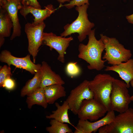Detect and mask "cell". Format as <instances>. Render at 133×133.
Instances as JSON below:
<instances>
[{
	"label": "cell",
	"instance_id": "obj_1",
	"mask_svg": "<svg viewBox=\"0 0 133 133\" xmlns=\"http://www.w3.org/2000/svg\"><path fill=\"white\" fill-rule=\"evenodd\" d=\"M87 44H80L78 46V57L88 64L87 67L89 70L100 71L105 66L106 61L102 59V54L105 50V46L100 38L98 40L95 36V29L92 30L88 35Z\"/></svg>",
	"mask_w": 133,
	"mask_h": 133
},
{
	"label": "cell",
	"instance_id": "obj_2",
	"mask_svg": "<svg viewBox=\"0 0 133 133\" xmlns=\"http://www.w3.org/2000/svg\"><path fill=\"white\" fill-rule=\"evenodd\" d=\"M114 79L109 74L100 73L89 81V83L93 98L102 104L108 112L111 111L110 97Z\"/></svg>",
	"mask_w": 133,
	"mask_h": 133
},
{
	"label": "cell",
	"instance_id": "obj_3",
	"mask_svg": "<svg viewBox=\"0 0 133 133\" xmlns=\"http://www.w3.org/2000/svg\"><path fill=\"white\" fill-rule=\"evenodd\" d=\"M89 5L86 4L76 7L75 9L78 13V17L72 23L64 27V31L60 34V36L66 37L72 34L77 33L80 42L85 39L95 26L94 24L90 21L88 18L87 10Z\"/></svg>",
	"mask_w": 133,
	"mask_h": 133
},
{
	"label": "cell",
	"instance_id": "obj_4",
	"mask_svg": "<svg viewBox=\"0 0 133 133\" xmlns=\"http://www.w3.org/2000/svg\"><path fill=\"white\" fill-rule=\"evenodd\" d=\"M100 38L105 46V53L102 58L108 64L112 65H118L126 62L132 56L131 51L126 49L115 37H110L100 34Z\"/></svg>",
	"mask_w": 133,
	"mask_h": 133
},
{
	"label": "cell",
	"instance_id": "obj_5",
	"mask_svg": "<svg viewBox=\"0 0 133 133\" xmlns=\"http://www.w3.org/2000/svg\"><path fill=\"white\" fill-rule=\"evenodd\" d=\"M128 88L123 81L114 78L110 97L111 110L121 113L129 108L131 101Z\"/></svg>",
	"mask_w": 133,
	"mask_h": 133
},
{
	"label": "cell",
	"instance_id": "obj_6",
	"mask_svg": "<svg viewBox=\"0 0 133 133\" xmlns=\"http://www.w3.org/2000/svg\"><path fill=\"white\" fill-rule=\"evenodd\" d=\"M99 133H133V109L129 108L116 116L110 124L100 127Z\"/></svg>",
	"mask_w": 133,
	"mask_h": 133
},
{
	"label": "cell",
	"instance_id": "obj_7",
	"mask_svg": "<svg viewBox=\"0 0 133 133\" xmlns=\"http://www.w3.org/2000/svg\"><path fill=\"white\" fill-rule=\"evenodd\" d=\"M45 26L44 21L37 24L28 22L25 25V32L28 41V50L35 63L39 48L43 43V31Z\"/></svg>",
	"mask_w": 133,
	"mask_h": 133
},
{
	"label": "cell",
	"instance_id": "obj_8",
	"mask_svg": "<svg viewBox=\"0 0 133 133\" xmlns=\"http://www.w3.org/2000/svg\"><path fill=\"white\" fill-rule=\"evenodd\" d=\"M89 81L84 80L72 89L66 100L70 110L75 115L77 114L83 101L93 98V95L89 86Z\"/></svg>",
	"mask_w": 133,
	"mask_h": 133
},
{
	"label": "cell",
	"instance_id": "obj_9",
	"mask_svg": "<svg viewBox=\"0 0 133 133\" xmlns=\"http://www.w3.org/2000/svg\"><path fill=\"white\" fill-rule=\"evenodd\" d=\"M106 108L94 98L84 100L77 114L79 119L94 121L104 116Z\"/></svg>",
	"mask_w": 133,
	"mask_h": 133
},
{
	"label": "cell",
	"instance_id": "obj_10",
	"mask_svg": "<svg viewBox=\"0 0 133 133\" xmlns=\"http://www.w3.org/2000/svg\"><path fill=\"white\" fill-rule=\"evenodd\" d=\"M30 56L29 54L24 57H18L12 55L9 51L5 50L1 52L0 61L6 63L9 66H14L16 67L25 69L33 75L40 69L41 64H35L31 60Z\"/></svg>",
	"mask_w": 133,
	"mask_h": 133
},
{
	"label": "cell",
	"instance_id": "obj_11",
	"mask_svg": "<svg viewBox=\"0 0 133 133\" xmlns=\"http://www.w3.org/2000/svg\"><path fill=\"white\" fill-rule=\"evenodd\" d=\"M73 40L71 36L68 37L58 36L53 33L44 32L43 43L52 50H55L59 54L58 60L62 63H65V55L70 42Z\"/></svg>",
	"mask_w": 133,
	"mask_h": 133
},
{
	"label": "cell",
	"instance_id": "obj_12",
	"mask_svg": "<svg viewBox=\"0 0 133 133\" xmlns=\"http://www.w3.org/2000/svg\"><path fill=\"white\" fill-rule=\"evenodd\" d=\"M115 116V111L111 110L108 112L106 115L102 118L94 122L79 119L74 128V133H95L100 127L111 123Z\"/></svg>",
	"mask_w": 133,
	"mask_h": 133
},
{
	"label": "cell",
	"instance_id": "obj_13",
	"mask_svg": "<svg viewBox=\"0 0 133 133\" xmlns=\"http://www.w3.org/2000/svg\"><path fill=\"white\" fill-rule=\"evenodd\" d=\"M0 7L7 11L12 22L13 31L10 38V40H12L21 35V27L18 12L22 5L18 0H3L0 2Z\"/></svg>",
	"mask_w": 133,
	"mask_h": 133
},
{
	"label": "cell",
	"instance_id": "obj_14",
	"mask_svg": "<svg viewBox=\"0 0 133 133\" xmlns=\"http://www.w3.org/2000/svg\"><path fill=\"white\" fill-rule=\"evenodd\" d=\"M56 10L51 4L45 6L43 9L30 6L22 5L20 10V13L25 18L28 14H31L34 17L33 22L37 24L43 22L44 20L54 13Z\"/></svg>",
	"mask_w": 133,
	"mask_h": 133
},
{
	"label": "cell",
	"instance_id": "obj_15",
	"mask_svg": "<svg viewBox=\"0 0 133 133\" xmlns=\"http://www.w3.org/2000/svg\"><path fill=\"white\" fill-rule=\"evenodd\" d=\"M104 70L113 71L117 73L128 88L130 81L133 79V59L130 58L126 62L118 65L107 66Z\"/></svg>",
	"mask_w": 133,
	"mask_h": 133
},
{
	"label": "cell",
	"instance_id": "obj_16",
	"mask_svg": "<svg viewBox=\"0 0 133 133\" xmlns=\"http://www.w3.org/2000/svg\"><path fill=\"white\" fill-rule=\"evenodd\" d=\"M40 69L42 73L40 87L44 88L52 85H63L65 84V81L60 75L53 71L50 66L45 61L42 62Z\"/></svg>",
	"mask_w": 133,
	"mask_h": 133
},
{
	"label": "cell",
	"instance_id": "obj_17",
	"mask_svg": "<svg viewBox=\"0 0 133 133\" xmlns=\"http://www.w3.org/2000/svg\"><path fill=\"white\" fill-rule=\"evenodd\" d=\"M57 109L52 111V113L46 116L48 119H54L61 122L66 123L70 125L74 128L75 126L70 122L68 116V111L69 107L66 101H64L62 105H60L58 102L55 103Z\"/></svg>",
	"mask_w": 133,
	"mask_h": 133
},
{
	"label": "cell",
	"instance_id": "obj_18",
	"mask_svg": "<svg viewBox=\"0 0 133 133\" xmlns=\"http://www.w3.org/2000/svg\"><path fill=\"white\" fill-rule=\"evenodd\" d=\"M63 85L55 84L44 88L46 98L48 104H53L58 99L66 96L65 88Z\"/></svg>",
	"mask_w": 133,
	"mask_h": 133
},
{
	"label": "cell",
	"instance_id": "obj_19",
	"mask_svg": "<svg viewBox=\"0 0 133 133\" xmlns=\"http://www.w3.org/2000/svg\"><path fill=\"white\" fill-rule=\"evenodd\" d=\"M27 96L26 101L29 109H31L35 104L41 106L45 109L47 108L48 104L46 98L44 88L40 87Z\"/></svg>",
	"mask_w": 133,
	"mask_h": 133
},
{
	"label": "cell",
	"instance_id": "obj_20",
	"mask_svg": "<svg viewBox=\"0 0 133 133\" xmlns=\"http://www.w3.org/2000/svg\"><path fill=\"white\" fill-rule=\"evenodd\" d=\"M0 9V38H4L10 36L13 25L7 11L1 7Z\"/></svg>",
	"mask_w": 133,
	"mask_h": 133
},
{
	"label": "cell",
	"instance_id": "obj_21",
	"mask_svg": "<svg viewBox=\"0 0 133 133\" xmlns=\"http://www.w3.org/2000/svg\"><path fill=\"white\" fill-rule=\"evenodd\" d=\"M34 75V77L28 81L21 89V97L27 96L40 87L42 78L40 69Z\"/></svg>",
	"mask_w": 133,
	"mask_h": 133
},
{
	"label": "cell",
	"instance_id": "obj_22",
	"mask_svg": "<svg viewBox=\"0 0 133 133\" xmlns=\"http://www.w3.org/2000/svg\"><path fill=\"white\" fill-rule=\"evenodd\" d=\"M50 126L46 127V130L50 133H71L72 130L68 124L63 123L54 119H51Z\"/></svg>",
	"mask_w": 133,
	"mask_h": 133
},
{
	"label": "cell",
	"instance_id": "obj_23",
	"mask_svg": "<svg viewBox=\"0 0 133 133\" xmlns=\"http://www.w3.org/2000/svg\"><path fill=\"white\" fill-rule=\"evenodd\" d=\"M66 71L68 75L73 77L78 75L80 73V69L77 62H70L66 66Z\"/></svg>",
	"mask_w": 133,
	"mask_h": 133
},
{
	"label": "cell",
	"instance_id": "obj_24",
	"mask_svg": "<svg viewBox=\"0 0 133 133\" xmlns=\"http://www.w3.org/2000/svg\"><path fill=\"white\" fill-rule=\"evenodd\" d=\"M12 75L10 66L4 65L0 69V86L2 87L4 81Z\"/></svg>",
	"mask_w": 133,
	"mask_h": 133
},
{
	"label": "cell",
	"instance_id": "obj_25",
	"mask_svg": "<svg viewBox=\"0 0 133 133\" xmlns=\"http://www.w3.org/2000/svg\"><path fill=\"white\" fill-rule=\"evenodd\" d=\"M89 4L88 0H71L69 3L62 5L60 4L59 7L64 6L68 9H71L75 6H79L85 4Z\"/></svg>",
	"mask_w": 133,
	"mask_h": 133
},
{
	"label": "cell",
	"instance_id": "obj_26",
	"mask_svg": "<svg viewBox=\"0 0 133 133\" xmlns=\"http://www.w3.org/2000/svg\"><path fill=\"white\" fill-rule=\"evenodd\" d=\"M16 86L15 81L11 77L6 79L3 82L2 87L9 90L14 89Z\"/></svg>",
	"mask_w": 133,
	"mask_h": 133
},
{
	"label": "cell",
	"instance_id": "obj_27",
	"mask_svg": "<svg viewBox=\"0 0 133 133\" xmlns=\"http://www.w3.org/2000/svg\"><path fill=\"white\" fill-rule=\"evenodd\" d=\"M22 6H30L38 8H41V6L37 0H19Z\"/></svg>",
	"mask_w": 133,
	"mask_h": 133
},
{
	"label": "cell",
	"instance_id": "obj_28",
	"mask_svg": "<svg viewBox=\"0 0 133 133\" xmlns=\"http://www.w3.org/2000/svg\"><path fill=\"white\" fill-rule=\"evenodd\" d=\"M126 18L129 23L133 24V14L126 16Z\"/></svg>",
	"mask_w": 133,
	"mask_h": 133
},
{
	"label": "cell",
	"instance_id": "obj_29",
	"mask_svg": "<svg viewBox=\"0 0 133 133\" xmlns=\"http://www.w3.org/2000/svg\"><path fill=\"white\" fill-rule=\"evenodd\" d=\"M5 41L4 38H0V47L3 45Z\"/></svg>",
	"mask_w": 133,
	"mask_h": 133
},
{
	"label": "cell",
	"instance_id": "obj_30",
	"mask_svg": "<svg viewBox=\"0 0 133 133\" xmlns=\"http://www.w3.org/2000/svg\"><path fill=\"white\" fill-rule=\"evenodd\" d=\"M130 84L132 87L133 89V79L130 82ZM131 100L132 101H133V95L130 97Z\"/></svg>",
	"mask_w": 133,
	"mask_h": 133
},
{
	"label": "cell",
	"instance_id": "obj_31",
	"mask_svg": "<svg viewBox=\"0 0 133 133\" xmlns=\"http://www.w3.org/2000/svg\"><path fill=\"white\" fill-rule=\"evenodd\" d=\"M60 4L66 2H69L71 0H57Z\"/></svg>",
	"mask_w": 133,
	"mask_h": 133
},
{
	"label": "cell",
	"instance_id": "obj_32",
	"mask_svg": "<svg viewBox=\"0 0 133 133\" xmlns=\"http://www.w3.org/2000/svg\"><path fill=\"white\" fill-rule=\"evenodd\" d=\"M3 0H0V2L2 1Z\"/></svg>",
	"mask_w": 133,
	"mask_h": 133
},
{
	"label": "cell",
	"instance_id": "obj_33",
	"mask_svg": "<svg viewBox=\"0 0 133 133\" xmlns=\"http://www.w3.org/2000/svg\"></svg>",
	"mask_w": 133,
	"mask_h": 133
}]
</instances>
